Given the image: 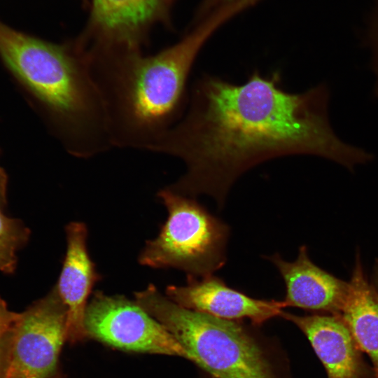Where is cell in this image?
I'll use <instances>...</instances> for the list:
<instances>
[{"label": "cell", "mask_w": 378, "mask_h": 378, "mask_svg": "<svg viewBox=\"0 0 378 378\" xmlns=\"http://www.w3.org/2000/svg\"><path fill=\"white\" fill-rule=\"evenodd\" d=\"M66 341V309L55 286L18 317L8 332L4 378H52Z\"/></svg>", "instance_id": "8992f818"}, {"label": "cell", "mask_w": 378, "mask_h": 378, "mask_svg": "<svg viewBox=\"0 0 378 378\" xmlns=\"http://www.w3.org/2000/svg\"><path fill=\"white\" fill-rule=\"evenodd\" d=\"M280 316L293 323L306 335L328 378H374V372L364 362L352 334L339 316H301L284 312Z\"/></svg>", "instance_id": "7c38bea8"}, {"label": "cell", "mask_w": 378, "mask_h": 378, "mask_svg": "<svg viewBox=\"0 0 378 378\" xmlns=\"http://www.w3.org/2000/svg\"><path fill=\"white\" fill-rule=\"evenodd\" d=\"M236 15L220 8L176 43L154 55L142 50L86 57L104 100L113 147L150 150L182 117L188 78L202 46Z\"/></svg>", "instance_id": "7a4b0ae2"}, {"label": "cell", "mask_w": 378, "mask_h": 378, "mask_svg": "<svg viewBox=\"0 0 378 378\" xmlns=\"http://www.w3.org/2000/svg\"><path fill=\"white\" fill-rule=\"evenodd\" d=\"M0 55L46 108L69 154L88 158L108 148L104 100L87 59L71 41L52 43L0 21Z\"/></svg>", "instance_id": "3957f363"}, {"label": "cell", "mask_w": 378, "mask_h": 378, "mask_svg": "<svg viewBox=\"0 0 378 378\" xmlns=\"http://www.w3.org/2000/svg\"><path fill=\"white\" fill-rule=\"evenodd\" d=\"M65 232L66 252L55 286L66 309V340L74 344L88 337L85 327L88 300L100 276L88 253L86 225L71 222Z\"/></svg>", "instance_id": "8fae6325"}, {"label": "cell", "mask_w": 378, "mask_h": 378, "mask_svg": "<svg viewBox=\"0 0 378 378\" xmlns=\"http://www.w3.org/2000/svg\"><path fill=\"white\" fill-rule=\"evenodd\" d=\"M371 49V66L375 78L374 91L378 97V0L377 11L372 23L369 35Z\"/></svg>", "instance_id": "9a60e30c"}, {"label": "cell", "mask_w": 378, "mask_h": 378, "mask_svg": "<svg viewBox=\"0 0 378 378\" xmlns=\"http://www.w3.org/2000/svg\"><path fill=\"white\" fill-rule=\"evenodd\" d=\"M166 293L184 308L225 320L248 319L255 326L281 316L286 307L284 300L251 298L213 274L202 278L187 276L186 285L169 286Z\"/></svg>", "instance_id": "9c48e42d"}, {"label": "cell", "mask_w": 378, "mask_h": 378, "mask_svg": "<svg viewBox=\"0 0 378 378\" xmlns=\"http://www.w3.org/2000/svg\"><path fill=\"white\" fill-rule=\"evenodd\" d=\"M6 203V187L3 177L0 175V207Z\"/></svg>", "instance_id": "d6986e66"}, {"label": "cell", "mask_w": 378, "mask_h": 378, "mask_svg": "<svg viewBox=\"0 0 378 378\" xmlns=\"http://www.w3.org/2000/svg\"><path fill=\"white\" fill-rule=\"evenodd\" d=\"M158 195L168 217L158 235L146 242L139 262L153 268H175L187 276L212 275L227 260L229 226L195 198L167 187Z\"/></svg>", "instance_id": "5b68a950"}, {"label": "cell", "mask_w": 378, "mask_h": 378, "mask_svg": "<svg viewBox=\"0 0 378 378\" xmlns=\"http://www.w3.org/2000/svg\"><path fill=\"white\" fill-rule=\"evenodd\" d=\"M372 284L378 293V260L374 265Z\"/></svg>", "instance_id": "ffe728a7"}, {"label": "cell", "mask_w": 378, "mask_h": 378, "mask_svg": "<svg viewBox=\"0 0 378 378\" xmlns=\"http://www.w3.org/2000/svg\"><path fill=\"white\" fill-rule=\"evenodd\" d=\"M176 0H92L87 24L71 41L87 56L142 50L158 23L169 24Z\"/></svg>", "instance_id": "52a82bcc"}, {"label": "cell", "mask_w": 378, "mask_h": 378, "mask_svg": "<svg viewBox=\"0 0 378 378\" xmlns=\"http://www.w3.org/2000/svg\"><path fill=\"white\" fill-rule=\"evenodd\" d=\"M8 332L0 337V378H4Z\"/></svg>", "instance_id": "ac0fdd59"}, {"label": "cell", "mask_w": 378, "mask_h": 378, "mask_svg": "<svg viewBox=\"0 0 378 378\" xmlns=\"http://www.w3.org/2000/svg\"><path fill=\"white\" fill-rule=\"evenodd\" d=\"M329 99L323 84L286 91L278 71H254L241 84L204 75L194 83L182 117L150 151L184 162L185 174L169 189L192 198L209 195L220 208L242 174L272 159L314 155L353 170L373 156L337 135Z\"/></svg>", "instance_id": "6da1fadb"}, {"label": "cell", "mask_w": 378, "mask_h": 378, "mask_svg": "<svg viewBox=\"0 0 378 378\" xmlns=\"http://www.w3.org/2000/svg\"><path fill=\"white\" fill-rule=\"evenodd\" d=\"M88 337L130 351L180 356L188 354L174 337L136 301L96 291L88 302Z\"/></svg>", "instance_id": "ba28073f"}, {"label": "cell", "mask_w": 378, "mask_h": 378, "mask_svg": "<svg viewBox=\"0 0 378 378\" xmlns=\"http://www.w3.org/2000/svg\"><path fill=\"white\" fill-rule=\"evenodd\" d=\"M0 207V272L12 273L17 252L27 242L29 230L21 222L4 215Z\"/></svg>", "instance_id": "5bb4252c"}, {"label": "cell", "mask_w": 378, "mask_h": 378, "mask_svg": "<svg viewBox=\"0 0 378 378\" xmlns=\"http://www.w3.org/2000/svg\"><path fill=\"white\" fill-rule=\"evenodd\" d=\"M266 258L274 265L284 281L286 307L339 315L349 295V281L338 279L315 265L306 246L300 247L293 262L286 261L279 253Z\"/></svg>", "instance_id": "30bf717a"}, {"label": "cell", "mask_w": 378, "mask_h": 378, "mask_svg": "<svg viewBox=\"0 0 378 378\" xmlns=\"http://www.w3.org/2000/svg\"><path fill=\"white\" fill-rule=\"evenodd\" d=\"M349 284V295L337 316L347 326L359 349L371 359L378 378V293L365 276L359 251Z\"/></svg>", "instance_id": "4fadbf2b"}, {"label": "cell", "mask_w": 378, "mask_h": 378, "mask_svg": "<svg viewBox=\"0 0 378 378\" xmlns=\"http://www.w3.org/2000/svg\"><path fill=\"white\" fill-rule=\"evenodd\" d=\"M19 313L10 310L0 297V337L8 332L15 323Z\"/></svg>", "instance_id": "e0dca14e"}, {"label": "cell", "mask_w": 378, "mask_h": 378, "mask_svg": "<svg viewBox=\"0 0 378 378\" xmlns=\"http://www.w3.org/2000/svg\"><path fill=\"white\" fill-rule=\"evenodd\" d=\"M134 296L211 378H279L261 345L237 321L184 308L152 284Z\"/></svg>", "instance_id": "277c9868"}, {"label": "cell", "mask_w": 378, "mask_h": 378, "mask_svg": "<svg viewBox=\"0 0 378 378\" xmlns=\"http://www.w3.org/2000/svg\"><path fill=\"white\" fill-rule=\"evenodd\" d=\"M258 1L259 0H204L198 10L197 16L198 18H203L223 6L239 3H244L251 6Z\"/></svg>", "instance_id": "2e32d148"}, {"label": "cell", "mask_w": 378, "mask_h": 378, "mask_svg": "<svg viewBox=\"0 0 378 378\" xmlns=\"http://www.w3.org/2000/svg\"><path fill=\"white\" fill-rule=\"evenodd\" d=\"M52 378H64V377L62 374L57 372Z\"/></svg>", "instance_id": "44dd1931"}]
</instances>
